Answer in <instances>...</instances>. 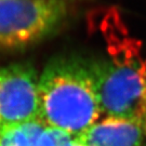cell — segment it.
Returning <instances> with one entry per match:
<instances>
[{"instance_id":"cell-1","label":"cell","mask_w":146,"mask_h":146,"mask_svg":"<svg viewBox=\"0 0 146 146\" xmlns=\"http://www.w3.org/2000/svg\"><path fill=\"white\" fill-rule=\"evenodd\" d=\"M105 28L110 56L89 60L104 117L141 122L146 96V58L140 41L117 23Z\"/></svg>"},{"instance_id":"cell-2","label":"cell","mask_w":146,"mask_h":146,"mask_svg":"<svg viewBox=\"0 0 146 146\" xmlns=\"http://www.w3.org/2000/svg\"><path fill=\"white\" fill-rule=\"evenodd\" d=\"M40 120L72 139L102 116L89 60L58 56L47 64L39 78Z\"/></svg>"},{"instance_id":"cell-3","label":"cell","mask_w":146,"mask_h":146,"mask_svg":"<svg viewBox=\"0 0 146 146\" xmlns=\"http://www.w3.org/2000/svg\"><path fill=\"white\" fill-rule=\"evenodd\" d=\"M66 16L63 0H0V50L40 41L58 31Z\"/></svg>"},{"instance_id":"cell-4","label":"cell","mask_w":146,"mask_h":146,"mask_svg":"<svg viewBox=\"0 0 146 146\" xmlns=\"http://www.w3.org/2000/svg\"><path fill=\"white\" fill-rule=\"evenodd\" d=\"M39 78L28 63L0 68V136L19 125L40 120Z\"/></svg>"},{"instance_id":"cell-5","label":"cell","mask_w":146,"mask_h":146,"mask_svg":"<svg viewBox=\"0 0 146 146\" xmlns=\"http://www.w3.org/2000/svg\"><path fill=\"white\" fill-rule=\"evenodd\" d=\"M145 133L141 122L104 117L75 139L82 146H143Z\"/></svg>"},{"instance_id":"cell-6","label":"cell","mask_w":146,"mask_h":146,"mask_svg":"<svg viewBox=\"0 0 146 146\" xmlns=\"http://www.w3.org/2000/svg\"><path fill=\"white\" fill-rule=\"evenodd\" d=\"M47 125L36 120L5 131L0 136V146H36Z\"/></svg>"},{"instance_id":"cell-7","label":"cell","mask_w":146,"mask_h":146,"mask_svg":"<svg viewBox=\"0 0 146 146\" xmlns=\"http://www.w3.org/2000/svg\"><path fill=\"white\" fill-rule=\"evenodd\" d=\"M70 136L62 131L47 127L37 142L36 146H63Z\"/></svg>"},{"instance_id":"cell-8","label":"cell","mask_w":146,"mask_h":146,"mask_svg":"<svg viewBox=\"0 0 146 146\" xmlns=\"http://www.w3.org/2000/svg\"><path fill=\"white\" fill-rule=\"evenodd\" d=\"M141 123L143 125L144 133H145V136H146V96H145V102H144V107H143V113H142Z\"/></svg>"},{"instance_id":"cell-9","label":"cell","mask_w":146,"mask_h":146,"mask_svg":"<svg viewBox=\"0 0 146 146\" xmlns=\"http://www.w3.org/2000/svg\"><path fill=\"white\" fill-rule=\"evenodd\" d=\"M75 146H82V145H80V144H79L78 142H76V141H75Z\"/></svg>"}]
</instances>
